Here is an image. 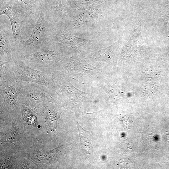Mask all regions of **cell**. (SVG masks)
Instances as JSON below:
<instances>
[{
	"mask_svg": "<svg viewBox=\"0 0 169 169\" xmlns=\"http://www.w3.org/2000/svg\"><path fill=\"white\" fill-rule=\"evenodd\" d=\"M4 74L14 83L33 82L48 86L54 90L56 87L51 73L34 69L27 65L18 57L9 64Z\"/></svg>",
	"mask_w": 169,
	"mask_h": 169,
	"instance_id": "6da1fadb",
	"label": "cell"
},
{
	"mask_svg": "<svg viewBox=\"0 0 169 169\" xmlns=\"http://www.w3.org/2000/svg\"><path fill=\"white\" fill-rule=\"evenodd\" d=\"M18 57L29 67L48 73L55 70L59 59L57 52L47 43L31 53L20 55Z\"/></svg>",
	"mask_w": 169,
	"mask_h": 169,
	"instance_id": "7a4b0ae2",
	"label": "cell"
},
{
	"mask_svg": "<svg viewBox=\"0 0 169 169\" xmlns=\"http://www.w3.org/2000/svg\"><path fill=\"white\" fill-rule=\"evenodd\" d=\"M20 94L33 106L43 102L55 101L54 90L31 82L16 83Z\"/></svg>",
	"mask_w": 169,
	"mask_h": 169,
	"instance_id": "3957f363",
	"label": "cell"
},
{
	"mask_svg": "<svg viewBox=\"0 0 169 169\" xmlns=\"http://www.w3.org/2000/svg\"><path fill=\"white\" fill-rule=\"evenodd\" d=\"M28 38L18 45V55L31 53L46 44L44 39L47 33L48 23L41 13Z\"/></svg>",
	"mask_w": 169,
	"mask_h": 169,
	"instance_id": "277c9868",
	"label": "cell"
},
{
	"mask_svg": "<svg viewBox=\"0 0 169 169\" xmlns=\"http://www.w3.org/2000/svg\"><path fill=\"white\" fill-rule=\"evenodd\" d=\"M0 15L7 16L11 24L13 38L16 44L21 43L24 40L22 38L21 20L18 14L14 10L13 6L8 3L2 2L0 4Z\"/></svg>",
	"mask_w": 169,
	"mask_h": 169,
	"instance_id": "5b68a950",
	"label": "cell"
},
{
	"mask_svg": "<svg viewBox=\"0 0 169 169\" xmlns=\"http://www.w3.org/2000/svg\"><path fill=\"white\" fill-rule=\"evenodd\" d=\"M0 62L6 64L18 57V54L15 45L11 43L6 34L0 29Z\"/></svg>",
	"mask_w": 169,
	"mask_h": 169,
	"instance_id": "8992f818",
	"label": "cell"
},
{
	"mask_svg": "<svg viewBox=\"0 0 169 169\" xmlns=\"http://www.w3.org/2000/svg\"><path fill=\"white\" fill-rule=\"evenodd\" d=\"M56 32L55 35L53 38V40L74 48H76L79 44L85 43L87 41L85 39L79 38L62 30H58Z\"/></svg>",
	"mask_w": 169,
	"mask_h": 169,
	"instance_id": "52a82bcc",
	"label": "cell"
},
{
	"mask_svg": "<svg viewBox=\"0 0 169 169\" xmlns=\"http://www.w3.org/2000/svg\"><path fill=\"white\" fill-rule=\"evenodd\" d=\"M76 123L79 134L80 148L87 154L90 155L93 150L91 135L80 126L77 120L76 121Z\"/></svg>",
	"mask_w": 169,
	"mask_h": 169,
	"instance_id": "ba28073f",
	"label": "cell"
},
{
	"mask_svg": "<svg viewBox=\"0 0 169 169\" xmlns=\"http://www.w3.org/2000/svg\"><path fill=\"white\" fill-rule=\"evenodd\" d=\"M19 6L24 9L26 12L29 15L33 13L31 0H13Z\"/></svg>",
	"mask_w": 169,
	"mask_h": 169,
	"instance_id": "9c48e42d",
	"label": "cell"
},
{
	"mask_svg": "<svg viewBox=\"0 0 169 169\" xmlns=\"http://www.w3.org/2000/svg\"><path fill=\"white\" fill-rule=\"evenodd\" d=\"M19 138V135L16 131L12 130L8 134L7 140L11 142H14L18 141Z\"/></svg>",
	"mask_w": 169,
	"mask_h": 169,
	"instance_id": "30bf717a",
	"label": "cell"
},
{
	"mask_svg": "<svg viewBox=\"0 0 169 169\" xmlns=\"http://www.w3.org/2000/svg\"><path fill=\"white\" fill-rule=\"evenodd\" d=\"M49 8H55L60 9L62 7V5L61 0H46Z\"/></svg>",
	"mask_w": 169,
	"mask_h": 169,
	"instance_id": "8fae6325",
	"label": "cell"
}]
</instances>
